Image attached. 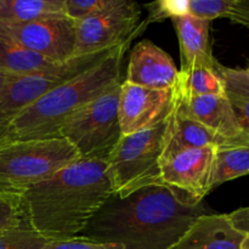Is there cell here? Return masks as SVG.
I'll list each match as a JSON object with an SVG mask.
<instances>
[{"mask_svg":"<svg viewBox=\"0 0 249 249\" xmlns=\"http://www.w3.org/2000/svg\"><path fill=\"white\" fill-rule=\"evenodd\" d=\"M203 214L202 203L167 186H150L125 198L112 196L79 237L125 249H168Z\"/></svg>","mask_w":249,"mask_h":249,"instance_id":"cell-1","label":"cell"},{"mask_svg":"<svg viewBox=\"0 0 249 249\" xmlns=\"http://www.w3.org/2000/svg\"><path fill=\"white\" fill-rule=\"evenodd\" d=\"M112 196L106 162L79 158L19 198L28 228L58 241L79 237Z\"/></svg>","mask_w":249,"mask_h":249,"instance_id":"cell-2","label":"cell"},{"mask_svg":"<svg viewBox=\"0 0 249 249\" xmlns=\"http://www.w3.org/2000/svg\"><path fill=\"white\" fill-rule=\"evenodd\" d=\"M131 40L117 46L96 65L41 95L12 121L0 143L58 138L61 126L71 117L123 83L124 55Z\"/></svg>","mask_w":249,"mask_h":249,"instance_id":"cell-3","label":"cell"},{"mask_svg":"<svg viewBox=\"0 0 249 249\" xmlns=\"http://www.w3.org/2000/svg\"><path fill=\"white\" fill-rule=\"evenodd\" d=\"M78 160L77 150L62 138L0 143V196L21 197Z\"/></svg>","mask_w":249,"mask_h":249,"instance_id":"cell-4","label":"cell"},{"mask_svg":"<svg viewBox=\"0 0 249 249\" xmlns=\"http://www.w3.org/2000/svg\"><path fill=\"white\" fill-rule=\"evenodd\" d=\"M165 122L150 130L122 135L106 160L113 196L125 198L145 187L164 186L160 180Z\"/></svg>","mask_w":249,"mask_h":249,"instance_id":"cell-5","label":"cell"},{"mask_svg":"<svg viewBox=\"0 0 249 249\" xmlns=\"http://www.w3.org/2000/svg\"><path fill=\"white\" fill-rule=\"evenodd\" d=\"M121 84L83 107L61 126L57 136L67 140L77 150L80 160L106 162L121 140L118 117Z\"/></svg>","mask_w":249,"mask_h":249,"instance_id":"cell-6","label":"cell"},{"mask_svg":"<svg viewBox=\"0 0 249 249\" xmlns=\"http://www.w3.org/2000/svg\"><path fill=\"white\" fill-rule=\"evenodd\" d=\"M112 50L113 49L89 55L74 56L53 70L15 77L0 92V141L12 121L24 108L50 89L96 65Z\"/></svg>","mask_w":249,"mask_h":249,"instance_id":"cell-7","label":"cell"},{"mask_svg":"<svg viewBox=\"0 0 249 249\" xmlns=\"http://www.w3.org/2000/svg\"><path fill=\"white\" fill-rule=\"evenodd\" d=\"M141 10L136 2L113 0L97 14L75 21L74 56L111 50L136 36Z\"/></svg>","mask_w":249,"mask_h":249,"instance_id":"cell-8","label":"cell"},{"mask_svg":"<svg viewBox=\"0 0 249 249\" xmlns=\"http://www.w3.org/2000/svg\"><path fill=\"white\" fill-rule=\"evenodd\" d=\"M0 36L56 63L74 57L75 21L66 14L26 23H0Z\"/></svg>","mask_w":249,"mask_h":249,"instance_id":"cell-9","label":"cell"},{"mask_svg":"<svg viewBox=\"0 0 249 249\" xmlns=\"http://www.w3.org/2000/svg\"><path fill=\"white\" fill-rule=\"evenodd\" d=\"M216 147L184 150L160 163V180L164 186L180 192L194 202L202 203L213 190Z\"/></svg>","mask_w":249,"mask_h":249,"instance_id":"cell-10","label":"cell"},{"mask_svg":"<svg viewBox=\"0 0 249 249\" xmlns=\"http://www.w3.org/2000/svg\"><path fill=\"white\" fill-rule=\"evenodd\" d=\"M172 106L173 89H150L123 80L118 104L122 135L150 130L164 123Z\"/></svg>","mask_w":249,"mask_h":249,"instance_id":"cell-11","label":"cell"},{"mask_svg":"<svg viewBox=\"0 0 249 249\" xmlns=\"http://www.w3.org/2000/svg\"><path fill=\"white\" fill-rule=\"evenodd\" d=\"M173 99L186 116L209 130L230 140L249 142V135L241 128L228 95L187 96L174 87Z\"/></svg>","mask_w":249,"mask_h":249,"instance_id":"cell-12","label":"cell"},{"mask_svg":"<svg viewBox=\"0 0 249 249\" xmlns=\"http://www.w3.org/2000/svg\"><path fill=\"white\" fill-rule=\"evenodd\" d=\"M249 145V142L230 140L209 130L198 122L194 121L181 111L179 105L173 99V106L168 118L165 119V129L163 135L160 160H168L172 156L189 148L216 147L226 148L232 146Z\"/></svg>","mask_w":249,"mask_h":249,"instance_id":"cell-13","label":"cell"},{"mask_svg":"<svg viewBox=\"0 0 249 249\" xmlns=\"http://www.w3.org/2000/svg\"><path fill=\"white\" fill-rule=\"evenodd\" d=\"M123 80L150 89H173L179 80V70L163 49L152 41L142 40L131 50Z\"/></svg>","mask_w":249,"mask_h":249,"instance_id":"cell-14","label":"cell"},{"mask_svg":"<svg viewBox=\"0 0 249 249\" xmlns=\"http://www.w3.org/2000/svg\"><path fill=\"white\" fill-rule=\"evenodd\" d=\"M245 237L228 214H203L168 249H241Z\"/></svg>","mask_w":249,"mask_h":249,"instance_id":"cell-15","label":"cell"},{"mask_svg":"<svg viewBox=\"0 0 249 249\" xmlns=\"http://www.w3.org/2000/svg\"><path fill=\"white\" fill-rule=\"evenodd\" d=\"M177 31L181 55V68L190 70L204 67L215 70L218 61L214 58L211 46V22L184 15L172 18Z\"/></svg>","mask_w":249,"mask_h":249,"instance_id":"cell-16","label":"cell"},{"mask_svg":"<svg viewBox=\"0 0 249 249\" xmlns=\"http://www.w3.org/2000/svg\"><path fill=\"white\" fill-rule=\"evenodd\" d=\"M65 63V62H63ZM62 63H56L10 39L0 36V71L12 75H27L32 73L53 70Z\"/></svg>","mask_w":249,"mask_h":249,"instance_id":"cell-17","label":"cell"},{"mask_svg":"<svg viewBox=\"0 0 249 249\" xmlns=\"http://www.w3.org/2000/svg\"><path fill=\"white\" fill-rule=\"evenodd\" d=\"M65 14V0H0V23H26Z\"/></svg>","mask_w":249,"mask_h":249,"instance_id":"cell-18","label":"cell"},{"mask_svg":"<svg viewBox=\"0 0 249 249\" xmlns=\"http://www.w3.org/2000/svg\"><path fill=\"white\" fill-rule=\"evenodd\" d=\"M249 175V145L218 148L214 162L212 187Z\"/></svg>","mask_w":249,"mask_h":249,"instance_id":"cell-19","label":"cell"},{"mask_svg":"<svg viewBox=\"0 0 249 249\" xmlns=\"http://www.w3.org/2000/svg\"><path fill=\"white\" fill-rule=\"evenodd\" d=\"M175 87L187 96L226 95L225 85L215 70L195 67L179 70V80Z\"/></svg>","mask_w":249,"mask_h":249,"instance_id":"cell-20","label":"cell"},{"mask_svg":"<svg viewBox=\"0 0 249 249\" xmlns=\"http://www.w3.org/2000/svg\"><path fill=\"white\" fill-rule=\"evenodd\" d=\"M28 228L19 197L0 196V235Z\"/></svg>","mask_w":249,"mask_h":249,"instance_id":"cell-21","label":"cell"},{"mask_svg":"<svg viewBox=\"0 0 249 249\" xmlns=\"http://www.w3.org/2000/svg\"><path fill=\"white\" fill-rule=\"evenodd\" d=\"M236 0H187V15L212 22L228 17Z\"/></svg>","mask_w":249,"mask_h":249,"instance_id":"cell-22","label":"cell"},{"mask_svg":"<svg viewBox=\"0 0 249 249\" xmlns=\"http://www.w3.org/2000/svg\"><path fill=\"white\" fill-rule=\"evenodd\" d=\"M48 240L29 228L0 235V249H43Z\"/></svg>","mask_w":249,"mask_h":249,"instance_id":"cell-23","label":"cell"},{"mask_svg":"<svg viewBox=\"0 0 249 249\" xmlns=\"http://www.w3.org/2000/svg\"><path fill=\"white\" fill-rule=\"evenodd\" d=\"M216 72L223 79L226 94L249 99V73L247 71L225 67L218 62Z\"/></svg>","mask_w":249,"mask_h":249,"instance_id":"cell-24","label":"cell"},{"mask_svg":"<svg viewBox=\"0 0 249 249\" xmlns=\"http://www.w3.org/2000/svg\"><path fill=\"white\" fill-rule=\"evenodd\" d=\"M148 7V23L155 21H164L165 18L187 15V0H163L146 5Z\"/></svg>","mask_w":249,"mask_h":249,"instance_id":"cell-25","label":"cell"},{"mask_svg":"<svg viewBox=\"0 0 249 249\" xmlns=\"http://www.w3.org/2000/svg\"><path fill=\"white\" fill-rule=\"evenodd\" d=\"M113 0H65V14L74 21L97 14L106 9Z\"/></svg>","mask_w":249,"mask_h":249,"instance_id":"cell-26","label":"cell"},{"mask_svg":"<svg viewBox=\"0 0 249 249\" xmlns=\"http://www.w3.org/2000/svg\"><path fill=\"white\" fill-rule=\"evenodd\" d=\"M43 249H125L118 243H104L88 240L84 237H74L70 240L48 241Z\"/></svg>","mask_w":249,"mask_h":249,"instance_id":"cell-27","label":"cell"},{"mask_svg":"<svg viewBox=\"0 0 249 249\" xmlns=\"http://www.w3.org/2000/svg\"><path fill=\"white\" fill-rule=\"evenodd\" d=\"M229 97L233 112H235L237 121L240 123L241 128L247 135H249V99L245 97L235 96V95L226 94Z\"/></svg>","mask_w":249,"mask_h":249,"instance_id":"cell-28","label":"cell"},{"mask_svg":"<svg viewBox=\"0 0 249 249\" xmlns=\"http://www.w3.org/2000/svg\"><path fill=\"white\" fill-rule=\"evenodd\" d=\"M228 18L249 28V0H236Z\"/></svg>","mask_w":249,"mask_h":249,"instance_id":"cell-29","label":"cell"},{"mask_svg":"<svg viewBox=\"0 0 249 249\" xmlns=\"http://www.w3.org/2000/svg\"><path fill=\"white\" fill-rule=\"evenodd\" d=\"M229 219H230L231 224L236 230L241 231L245 235L249 233V207L245 208H240L237 211L232 212V213L228 214Z\"/></svg>","mask_w":249,"mask_h":249,"instance_id":"cell-30","label":"cell"},{"mask_svg":"<svg viewBox=\"0 0 249 249\" xmlns=\"http://www.w3.org/2000/svg\"><path fill=\"white\" fill-rule=\"evenodd\" d=\"M15 77H17V75H12L9 74V73H5L0 71V92L2 91V89H4Z\"/></svg>","mask_w":249,"mask_h":249,"instance_id":"cell-31","label":"cell"},{"mask_svg":"<svg viewBox=\"0 0 249 249\" xmlns=\"http://www.w3.org/2000/svg\"><path fill=\"white\" fill-rule=\"evenodd\" d=\"M241 249H249V233L246 235L245 240H243L242 245H241Z\"/></svg>","mask_w":249,"mask_h":249,"instance_id":"cell-32","label":"cell"},{"mask_svg":"<svg viewBox=\"0 0 249 249\" xmlns=\"http://www.w3.org/2000/svg\"><path fill=\"white\" fill-rule=\"evenodd\" d=\"M246 71H247V72L249 73V66H248V67H247V68H246Z\"/></svg>","mask_w":249,"mask_h":249,"instance_id":"cell-33","label":"cell"}]
</instances>
